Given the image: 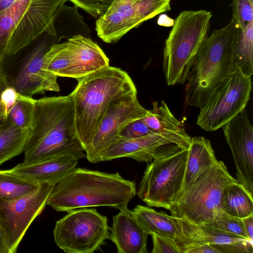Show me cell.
<instances>
[{
  "instance_id": "cell-32",
  "label": "cell",
  "mask_w": 253,
  "mask_h": 253,
  "mask_svg": "<svg viewBox=\"0 0 253 253\" xmlns=\"http://www.w3.org/2000/svg\"><path fill=\"white\" fill-rule=\"evenodd\" d=\"M171 0H140L135 12L136 27L143 22L170 10Z\"/></svg>"
},
{
  "instance_id": "cell-23",
  "label": "cell",
  "mask_w": 253,
  "mask_h": 253,
  "mask_svg": "<svg viewBox=\"0 0 253 253\" xmlns=\"http://www.w3.org/2000/svg\"><path fill=\"white\" fill-rule=\"evenodd\" d=\"M234 72L249 78L253 74V24L243 30L236 23L228 74Z\"/></svg>"
},
{
  "instance_id": "cell-44",
  "label": "cell",
  "mask_w": 253,
  "mask_h": 253,
  "mask_svg": "<svg viewBox=\"0 0 253 253\" xmlns=\"http://www.w3.org/2000/svg\"><path fill=\"white\" fill-rule=\"evenodd\" d=\"M6 120V116L4 115V116H0V128L4 124Z\"/></svg>"
},
{
  "instance_id": "cell-30",
  "label": "cell",
  "mask_w": 253,
  "mask_h": 253,
  "mask_svg": "<svg viewBox=\"0 0 253 253\" xmlns=\"http://www.w3.org/2000/svg\"><path fill=\"white\" fill-rule=\"evenodd\" d=\"M36 99L17 94L15 102L6 113V118L18 127L29 130L32 125Z\"/></svg>"
},
{
  "instance_id": "cell-34",
  "label": "cell",
  "mask_w": 253,
  "mask_h": 253,
  "mask_svg": "<svg viewBox=\"0 0 253 253\" xmlns=\"http://www.w3.org/2000/svg\"><path fill=\"white\" fill-rule=\"evenodd\" d=\"M95 19L102 16L114 0H67Z\"/></svg>"
},
{
  "instance_id": "cell-43",
  "label": "cell",
  "mask_w": 253,
  "mask_h": 253,
  "mask_svg": "<svg viewBox=\"0 0 253 253\" xmlns=\"http://www.w3.org/2000/svg\"><path fill=\"white\" fill-rule=\"evenodd\" d=\"M6 116L5 107L0 99V116Z\"/></svg>"
},
{
  "instance_id": "cell-15",
  "label": "cell",
  "mask_w": 253,
  "mask_h": 253,
  "mask_svg": "<svg viewBox=\"0 0 253 253\" xmlns=\"http://www.w3.org/2000/svg\"><path fill=\"white\" fill-rule=\"evenodd\" d=\"M222 128L234 160L236 179L253 195V129L247 110H243Z\"/></svg>"
},
{
  "instance_id": "cell-17",
  "label": "cell",
  "mask_w": 253,
  "mask_h": 253,
  "mask_svg": "<svg viewBox=\"0 0 253 253\" xmlns=\"http://www.w3.org/2000/svg\"><path fill=\"white\" fill-rule=\"evenodd\" d=\"M139 1L114 0L106 12L96 20L98 37L106 43H114L136 28L135 12Z\"/></svg>"
},
{
  "instance_id": "cell-36",
  "label": "cell",
  "mask_w": 253,
  "mask_h": 253,
  "mask_svg": "<svg viewBox=\"0 0 253 253\" xmlns=\"http://www.w3.org/2000/svg\"><path fill=\"white\" fill-rule=\"evenodd\" d=\"M150 235L153 244L152 253H182L174 241L156 234Z\"/></svg>"
},
{
  "instance_id": "cell-3",
  "label": "cell",
  "mask_w": 253,
  "mask_h": 253,
  "mask_svg": "<svg viewBox=\"0 0 253 253\" xmlns=\"http://www.w3.org/2000/svg\"><path fill=\"white\" fill-rule=\"evenodd\" d=\"M78 82L70 94L77 133L85 151L111 102L136 88L126 71L110 66L83 77Z\"/></svg>"
},
{
  "instance_id": "cell-18",
  "label": "cell",
  "mask_w": 253,
  "mask_h": 253,
  "mask_svg": "<svg viewBox=\"0 0 253 253\" xmlns=\"http://www.w3.org/2000/svg\"><path fill=\"white\" fill-rule=\"evenodd\" d=\"M71 62L64 77L77 81L100 69L109 66V59L100 47L91 39L81 35L67 40Z\"/></svg>"
},
{
  "instance_id": "cell-19",
  "label": "cell",
  "mask_w": 253,
  "mask_h": 253,
  "mask_svg": "<svg viewBox=\"0 0 253 253\" xmlns=\"http://www.w3.org/2000/svg\"><path fill=\"white\" fill-rule=\"evenodd\" d=\"M109 239L116 245L119 253H147L149 235L138 221L132 211L127 208L120 210L113 217L109 227Z\"/></svg>"
},
{
  "instance_id": "cell-11",
  "label": "cell",
  "mask_w": 253,
  "mask_h": 253,
  "mask_svg": "<svg viewBox=\"0 0 253 253\" xmlns=\"http://www.w3.org/2000/svg\"><path fill=\"white\" fill-rule=\"evenodd\" d=\"M55 185L44 183L19 198L0 199V229L7 253H15L27 229L44 210Z\"/></svg>"
},
{
  "instance_id": "cell-26",
  "label": "cell",
  "mask_w": 253,
  "mask_h": 253,
  "mask_svg": "<svg viewBox=\"0 0 253 253\" xmlns=\"http://www.w3.org/2000/svg\"><path fill=\"white\" fill-rule=\"evenodd\" d=\"M141 119L155 133L185 128L183 124L174 117L163 100L160 105L158 101L153 102L152 109L147 110L146 114Z\"/></svg>"
},
{
  "instance_id": "cell-29",
  "label": "cell",
  "mask_w": 253,
  "mask_h": 253,
  "mask_svg": "<svg viewBox=\"0 0 253 253\" xmlns=\"http://www.w3.org/2000/svg\"><path fill=\"white\" fill-rule=\"evenodd\" d=\"M70 62L71 53L68 40L62 43L52 44L43 58L45 70L57 77H64Z\"/></svg>"
},
{
  "instance_id": "cell-31",
  "label": "cell",
  "mask_w": 253,
  "mask_h": 253,
  "mask_svg": "<svg viewBox=\"0 0 253 253\" xmlns=\"http://www.w3.org/2000/svg\"><path fill=\"white\" fill-rule=\"evenodd\" d=\"M204 225L212 227L251 241L246 232L243 218L231 216L221 210L216 213L211 224Z\"/></svg>"
},
{
  "instance_id": "cell-40",
  "label": "cell",
  "mask_w": 253,
  "mask_h": 253,
  "mask_svg": "<svg viewBox=\"0 0 253 253\" xmlns=\"http://www.w3.org/2000/svg\"><path fill=\"white\" fill-rule=\"evenodd\" d=\"M16 0H0V11L10 6Z\"/></svg>"
},
{
  "instance_id": "cell-25",
  "label": "cell",
  "mask_w": 253,
  "mask_h": 253,
  "mask_svg": "<svg viewBox=\"0 0 253 253\" xmlns=\"http://www.w3.org/2000/svg\"><path fill=\"white\" fill-rule=\"evenodd\" d=\"M28 133L6 118L0 128V165L23 153Z\"/></svg>"
},
{
  "instance_id": "cell-12",
  "label": "cell",
  "mask_w": 253,
  "mask_h": 253,
  "mask_svg": "<svg viewBox=\"0 0 253 253\" xmlns=\"http://www.w3.org/2000/svg\"><path fill=\"white\" fill-rule=\"evenodd\" d=\"M191 139L185 128L152 133L135 138L118 136L105 153L101 162L129 158L148 163L180 149H188Z\"/></svg>"
},
{
  "instance_id": "cell-41",
  "label": "cell",
  "mask_w": 253,
  "mask_h": 253,
  "mask_svg": "<svg viewBox=\"0 0 253 253\" xmlns=\"http://www.w3.org/2000/svg\"><path fill=\"white\" fill-rule=\"evenodd\" d=\"M0 253H7L4 241L0 229Z\"/></svg>"
},
{
  "instance_id": "cell-21",
  "label": "cell",
  "mask_w": 253,
  "mask_h": 253,
  "mask_svg": "<svg viewBox=\"0 0 253 253\" xmlns=\"http://www.w3.org/2000/svg\"><path fill=\"white\" fill-rule=\"evenodd\" d=\"M132 211L148 235L156 234L176 244L184 240L180 226L175 217L142 205L136 206Z\"/></svg>"
},
{
  "instance_id": "cell-27",
  "label": "cell",
  "mask_w": 253,
  "mask_h": 253,
  "mask_svg": "<svg viewBox=\"0 0 253 253\" xmlns=\"http://www.w3.org/2000/svg\"><path fill=\"white\" fill-rule=\"evenodd\" d=\"M30 0H16L10 6L0 11V63L6 54L8 42Z\"/></svg>"
},
{
  "instance_id": "cell-10",
  "label": "cell",
  "mask_w": 253,
  "mask_h": 253,
  "mask_svg": "<svg viewBox=\"0 0 253 253\" xmlns=\"http://www.w3.org/2000/svg\"><path fill=\"white\" fill-rule=\"evenodd\" d=\"M252 84L251 78L239 72L228 74L200 108L197 125L207 131L222 127L245 109L250 98Z\"/></svg>"
},
{
  "instance_id": "cell-16",
  "label": "cell",
  "mask_w": 253,
  "mask_h": 253,
  "mask_svg": "<svg viewBox=\"0 0 253 253\" xmlns=\"http://www.w3.org/2000/svg\"><path fill=\"white\" fill-rule=\"evenodd\" d=\"M175 218L184 238V240L177 244L180 250L188 245L209 243L221 253L253 252V243L251 241L212 227Z\"/></svg>"
},
{
  "instance_id": "cell-39",
  "label": "cell",
  "mask_w": 253,
  "mask_h": 253,
  "mask_svg": "<svg viewBox=\"0 0 253 253\" xmlns=\"http://www.w3.org/2000/svg\"><path fill=\"white\" fill-rule=\"evenodd\" d=\"M244 228L249 239L253 241V214L243 218Z\"/></svg>"
},
{
  "instance_id": "cell-33",
  "label": "cell",
  "mask_w": 253,
  "mask_h": 253,
  "mask_svg": "<svg viewBox=\"0 0 253 253\" xmlns=\"http://www.w3.org/2000/svg\"><path fill=\"white\" fill-rule=\"evenodd\" d=\"M233 17L243 30L253 24V0H233Z\"/></svg>"
},
{
  "instance_id": "cell-37",
  "label": "cell",
  "mask_w": 253,
  "mask_h": 253,
  "mask_svg": "<svg viewBox=\"0 0 253 253\" xmlns=\"http://www.w3.org/2000/svg\"><path fill=\"white\" fill-rule=\"evenodd\" d=\"M181 250L182 253H221L209 243L188 245Z\"/></svg>"
},
{
  "instance_id": "cell-6",
  "label": "cell",
  "mask_w": 253,
  "mask_h": 253,
  "mask_svg": "<svg viewBox=\"0 0 253 253\" xmlns=\"http://www.w3.org/2000/svg\"><path fill=\"white\" fill-rule=\"evenodd\" d=\"M238 182L221 161L208 169L186 190L171 206V216L198 225L212 223L221 210L222 195L229 185Z\"/></svg>"
},
{
  "instance_id": "cell-22",
  "label": "cell",
  "mask_w": 253,
  "mask_h": 253,
  "mask_svg": "<svg viewBox=\"0 0 253 253\" xmlns=\"http://www.w3.org/2000/svg\"><path fill=\"white\" fill-rule=\"evenodd\" d=\"M217 160L211 143L208 139L203 136L191 138L182 192L214 165Z\"/></svg>"
},
{
  "instance_id": "cell-35",
  "label": "cell",
  "mask_w": 253,
  "mask_h": 253,
  "mask_svg": "<svg viewBox=\"0 0 253 253\" xmlns=\"http://www.w3.org/2000/svg\"><path fill=\"white\" fill-rule=\"evenodd\" d=\"M152 133L155 132H153L140 118L135 120L127 124L122 129L118 136L126 138H135Z\"/></svg>"
},
{
  "instance_id": "cell-2",
  "label": "cell",
  "mask_w": 253,
  "mask_h": 253,
  "mask_svg": "<svg viewBox=\"0 0 253 253\" xmlns=\"http://www.w3.org/2000/svg\"><path fill=\"white\" fill-rule=\"evenodd\" d=\"M136 190L134 181L118 172L75 168L54 186L46 205L57 211L94 207L121 210L127 208Z\"/></svg>"
},
{
  "instance_id": "cell-7",
  "label": "cell",
  "mask_w": 253,
  "mask_h": 253,
  "mask_svg": "<svg viewBox=\"0 0 253 253\" xmlns=\"http://www.w3.org/2000/svg\"><path fill=\"white\" fill-rule=\"evenodd\" d=\"M53 44L45 38L14 54L6 55L0 63V73L6 87L30 97L45 91H59L58 77L47 71L43 64L44 56Z\"/></svg>"
},
{
  "instance_id": "cell-5",
  "label": "cell",
  "mask_w": 253,
  "mask_h": 253,
  "mask_svg": "<svg viewBox=\"0 0 253 253\" xmlns=\"http://www.w3.org/2000/svg\"><path fill=\"white\" fill-rule=\"evenodd\" d=\"M212 17L205 10H185L174 20L166 40L163 72L168 85L184 84L195 56L207 38Z\"/></svg>"
},
{
  "instance_id": "cell-42",
  "label": "cell",
  "mask_w": 253,
  "mask_h": 253,
  "mask_svg": "<svg viewBox=\"0 0 253 253\" xmlns=\"http://www.w3.org/2000/svg\"><path fill=\"white\" fill-rule=\"evenodd\" d=\"M6 85L5 83L4 80L1 75L0 76V96L2 92L6 88Z\"/></svg>"
},
{
  "instance_id": "cell-24",
  "label": "cell",
  "mask_w": 253,
  "mask_h": 253,
  "mask_svg": "<svg viewBox=\"0 0 253 253\" xmlns=\"http://www.w3.org/2000/svg\"><path fill=\"white\" fill-rule=\"evenodd\" d=\"M253 198L239 182L233 183L223 192L221 210L231 216L245 218L253 214Z\"/></svg>"
},
{
  "instance_id": "cell-4",
  "label": "cell",
  "mask_w": 253,
  "mask_h": 253,
  "mask_svg": "<svg viewBox=\"0 0 253 253\" xmlns=\"http://www.w3.org/2000/svg\"><path fill=\"white\" fill-rule=\"evenodd\" d=\"M236 23L232 17L227 25L213 31L202 43L186 80V104L201 108L228 74Z\"/></svg>"
},
{
  "instance_id": "cell-9",
  "label": "cell",
  "mask_w": 253,
  "mask_h": 253,
  "mask_svg": "<svg viewBox=\"0 0 253 253\" xmlns=\"http://www.w3.org/2000/svg\"><path fill=\"white\" fill-rule=\"evenodd\" d=\"M58 220L53 230L56 245L66 253H92L109 238L106 216L95 209L71 211Z\"/></svg>"
},
{
  "instance_id": "cell-20",
  "label": "cell",
  "mask_w": 253,
  "mask_h": 253,
  "mask_svg": "<svg viewBox=\"0 0 253 253\" xmlns=\"http://www.w3.org/2000/svg\"><path fill=\"white\" fill-rule=\"evenodd\" d=\"M82 158L78 155H62L30 164L21 163L7 170L39 184L55 185L76 168Z\"/></svg>"
},
{
  "instance_id": "cell-8",
  "label": "cell",
  "mask_w": 253,
  "mask_h": 253,
  "mask_svg": "<svg viewBox=\"0 0 253 253\" xmlns=\"http://www.w3.org/2000/svg\"><path fill=\"white\" fill-rule=\"evenodd\" d=\"M188 149L154 159L147 165L139 185L138 197L150 207L169 210L181 193Z\"/></svg>"
},
{
  "instance_id": "cell-38",
  "label": "cell",
  "mask_w": 253,
  "mask_h": 253,
  "mask_svg": "<svg viewBox=\"0 0 253 253\" xmlns=\"http://www.w3.org/2000/svg\"><path fill=\"white\" fill-rule=\"evenodd\" d=\"M17 94L13 88L9 87H6L2 92L0 99L5 107L6 113L15 102Z\"/></svg>"
},
{
  "instance_id": "cell-14",
  "label": "cell",
  "mask_w": 253,
  "mask_h": 253,
  "mask_svg": "<svg viewBox=\"0 0 253 253\" xmlns=\"http://www.w3.org/2000/svg\"><path fill=\"white\" fill-rule=\"evenodd\" d=\"M67 0H30L8 42L6 54H14L42 35L56 36L55 20Z\"/></svg>"
},
{
  "instance_id": "cell-28",
  "label": "cell",
  "mask_w": 253,
  "mask_h": 253,
  "mask_svg": "<svg viewBox=\"0 0 253 253\" xmlns=\"http://www.w3.org/2000/svg\"><path fill=\"white\" fill-rule=\"evenodd\" d=\"M41 184L9 172L0 170V199L12 200L27 195Z\"/></svg>"
},
{
  "instance_id": "cell-1",
  "label": "cell",
  "mask_w": 253,
  "mask_h": 253,
  "mask_svg": "<svg viewBox=\"0 0 253 253\" xmlns=\"http://www.w3.org/2000/svg\"><path fill=\"white\" fill-rule=\"evenodd\" d=\"M78 138L71 95L36 100L22 164H30L66 154L86 158Z\"/></svg>"
},
{
  "instance_id": "cell-13",
  "label": "cell",
  "mask_w": 253,
  "mask_h": 253,
  "mask_svg": "<svg viewBox=\"0 0 253 253\" xmlns=\"http://www.w3.org/2000/svg\"><path fill=\"white\" fill-rule=\"evenodd\" d=\"M147 110L139 102L137 89L114 100L110 104L84 152L92 163L101 162L102 158L116 141L122 129L130 122L143 118Z\"/></svg>"
},
{
  "instance_id": "cell-45",
  "label": "cell",
  "mask_w": 253,
  "mask_h": 253,
  "mask_svg": "<svg viewBox=\"0 0 253 253\" xmlns=\"http://www.w3.org/2000/svg\"><path fill=\"white\" fill-rule=\"evenodd\" d=\"M0 76H1V74H0Z\"/></svg>"
}]
</instances>
